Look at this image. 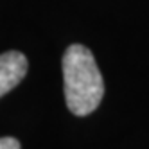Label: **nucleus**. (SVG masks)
I'll list each match as a JSON object with an SVG mask.
<instances>
[{"mask_svg": "<svg viewBox=\"0 0 149 149\" xmlns=\"http://www.w3.org/2000/svg\"><path fill=\"white\" fill-rule=\"evenodd\" d=\"M63 81L68 110L84 117L90 115L104 95L102 76L97 68L92 50L84 45H70L63 54Z\"/></svg>", "mask_w": 149, "mask_h": 149, "instance_id": "obj_1", "label": "nucleus"}, {"mask_svg": "<svg viewBox=\"0 0 149 149\" xmlns=\"http://www.w3.org/2000/svg\"><path fill=\"white\" fill-rule=\"evenodd\" d=\"M27 58L18 50L0 54V97L13 90L27 74Z\"/></svg>", "mask_w": 149, "mask_h": 149, "instance_id": "obj_2", "label": "nucleus"}, {"mask_svg": "<svg viewBox=\"0 0 149 149\" xmlns=\"http://www.w3.org/2000/svg\"><path fill=\"white\" fill-rule=\"evenodd\" d=\"M0 149H20V142L13 136H2L0 138Z\"/></svg>", "mask_w": 149, "mask_h": 149, "instance_id": "obj_3", "label": "nucleus"}]
</instances>
